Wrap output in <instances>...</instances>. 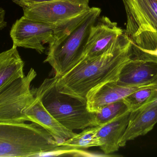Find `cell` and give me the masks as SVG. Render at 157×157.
Returning <instances> with one entry per match:
<instances>
[{
  "mask_svg": "<svg viewBox=\"0 0 157 157\" xmlns=\"http://www.w3.org/2000/svg\"><path fill=\"white\" fill-rule=\"evenodd\" d=\"M37 73L33 68L0 93V122L24 123L27 109L35 98L31 83Z\"/></svg>",
  "mask_w": 157,
  "mask_h": 157,
  "instance_id": "obj_7",
  "label": "cell"
},
{
  "mask_svg": "<svg viewBox=\"0 0 157 157\" xmlns=\"http://www.w3.org/2000/svg\"><path fill=\"white\" fill-rule=\"evenodd\" d=\"M90 0H55L29 4L22 0L13 2L22 7L24 16L36 21L57 24L73 18L90 10Z\"/></svg>",
  "mask_w": 157,
  "mask_h": 157,
  "instance_id": "obj_8",
  "label": "cell"
},
{
  "mask_svg": "<svg viewBox=\"0 0 157 157\" xmlns=\"http://www.w3.org/2000/svg\"><path fill=\"white\" fill-rule=\"evenodd\" d=\"M152 84H153L154 88L153 96H151L148 101L145 105L139 108L138 109L136 110L135 111L133 112H140L142 111L150 108H152V107L157 105V77L154 81L152 82Z\"/></svg>",
  "mask_w": 157,
  "mask_h": 157,
  "instance_id": "obj_19",
  "label": "cell"
},
{
  "mask_svg": "<svg viewBox=\"0 0 157 157\" xmlns=\"http://www.w3.org/2000/svg\"><path fill=\"white\" fill-rule=\"evenodd\" d=\"M25 63L17 49L13 47L0 53V93L17 79L25 76Z\"/></svg>",
  "mask_w": 157,
  "mask_h": 157,
  "instance_id": "obj_15",
  "label": "cell"
},
{
  "mask_svg": "<svg viewBox=\"0 0 157 157\" xmlns=\"http://www.w3.org/2000/svg\"><path fill=\"white\" fill-rule=\"evenodd\" d=\"M154 88L152 82L142 86L124 99L131 112H134L146 104L153 96Z\"/></svg>",
  "mask_w": 157,
  "mask_h": 157,
  "instance_id": "obj_18",
  "label": "cell"
},
{
  "mask_svg": "<svg viewBox=\"0 0 157 157\" xmlns=\"http://www.w3.org/2000/svg\"><path fill=\"white\" fill-rule=\"evenodd\" d=\"M131 111L102 125H99L97 136L100 148L105 155L118 151L120 143L129 123Z\"/></svg>",
  "mask_w": 157,
  "mask_h": 157,
  "instance_id": "obj_13",
  "label": "cell"
},
{
  "mask_svg": "<svg viewBox=\"0 0 157 157\" xmlns=\"http://www.w3.org/2000/svg\"><path fill=\"white\" fill-rule=\"evenodd\" d=\"M124 31L107 17L97 19L91 29L84 57L94 58L109 51Z\"/></svg>",
  "mask_w": 157,
  "mask_h": 157,
  "instance_id": "obj_10",
  "label": "cell"
},
{
  "mask_svg": "<svg viewBox=\"0 0 157 157\" xmlns=\"http://www.w3.org/2000/svg\"><path fill=\"white\" fill-rule=\"evenodd\" d=\"M132 41L124 31L114 45L104 54L84 57L56 83L58 91L86 100L89 91L109 81H117L119 74L131 56Z\"/></svg>",
  "mask_w": 157,
  "mask_h": 157,
  "instance_id": "obj_1",
  "label": "cell"
},
{
  "mask_svg": "<svg viewBox=\"0 0 157 157\" xmlns=\"http://www.w3.org/2000/svg\"><path fill=\"white\" fill-rule=\"evenodd\" d=\"M157 123V105L138 112H131L129 123L120 143L124 147L129 141L145 135Z\"/></svg>",
  "mask_w": 157,
  "mask_h": 157,
  "instance_id": "obj_14",
  "label": "cell"
},
{
  "mask_svg": "<svg viewBox=\"0 0 157 157\" xmlns=\"http://www.w3.org/2000/svg\"><path fill=\"white\" fill-rule=\"evenodd\" d=\"M127 14L124 33L157 62V0H123Z\"/></svg>",
  "mask_w": 157,
  "mask_h": 157,
  "instance_id": "obj_5",
  "label": "cell"
},
{
  "mask_svg": "<svg viewBox=\"0 0 157 157\" xmlns=\"http://www.w3.org/2000/svg\"><path fill=\"white\" fill-rule=\"evenodd\" d=\"M59 77L46 78L37 88L32 89L47 110L62 125L70 131L97 126L94 112L89 111L86 100L60 92L56 83Z\"/></svg>",
  "mask_w": 157,
  "mask_h": 157,
  "instance_id": "obj_3",
  "label": "cell"
},
{
  "mask_svg": "<svg viewBox=\"0 0 157 157\" xmlns=\"http://www.w3.org/2000/svg\"><path fill=\"white\" fill-rule=\"evenodd\" d=\"M141 86H122L117 81L101 84L90 89L87 94L88 109L91 112L97 111L104 106L124 99Z\"/></svg>",
  "mask_w": 157,
  "mask_h": 157,
  "instance_id": "obj_12",
  "label": "cell"
},
{
  "mask_svg": "<svg viewBox=\"0 0 157 157\" xmlns=\"http://www.w3.org/2000/svg\"><path fill=\"white\" fill-rule=\"evenodd\" d=\"M49 132L36 124L0 122V157H34L64 154Z\"/></svg>",
  "mask_w": 157,
  "mask_h": 157,
  "instance_id": "obj_2",
  "label": "cell"
},
{
  "mask_svg": "<svg viewBox=\"0 0 157 157\" xmlns=\"http://www.w3.org/2000/svg\"><path fill=\"white\" fill-rule=\"evenodd\" d=\"M157 77V62L132 42L131 56L120 72L117 83L124 87L148 84Z\"/></svg>",
  "mask_w": 157,
  "mask_h": 157,
  "instance_id": "obj_9",
  "label": "cell"
},
{
  "mask_svg": "<svg viewBox=\"0 0 157 157\" xmlns=\"http://www.w3.org/2000/svg\"><path fill=\"white\" fill-rule=\"evenodd\" d=\"M89 11L57 24L36 21L23 15L11 28L10 36L13 46L32 49L43 53L45 50L44 44L50 45L61 37L78 24Z\"/></svg>",
  "mask_w": 157,
  "mask_h": 157,
  "instance_id": "obj_6",
  "label": "cell"
},
{
  "mask_svg": "<svg viewBox=\"0 0 157 157\" xmlns=\"http://www.w3.org/2000/svg\"><path fill=\"white\" fill-rule=\"evenodd\" d=\"M25 2L29 4L41 3L47 2L55 0H22Z\"/></svg>",
  "mask_w": 157,
  "mask_h": 157,
  "instance_id": "obj_20",
  "label": "cell"
},
{
  "mask_svg": "<svg viewBox=\"0 0 157 157\" xmlns=\"http://www.w3.org/2000/svg\"><path fill=\"white\" fill-rule=\"evenodd\" d=\"M129 111H131L129 106L122 99L104 106L94 112L95 122L97 126L102 125Z\"/></svg>",
  "mask_w": 157,
  "mask_h": 157,
  "instance_id": "obj_17",
  "label": "cell"
},
{
  "mask_svg": "<svg viewBox=\"0 0 157 157\" xmlns=\"http://www.w3.org/2000/svg\"><path fill=\"white\" fill-rule=\"evenodd\" d=\"M98 7H90L86 16L73 28L49 45L48 63L61 77L71 70L84 58L91 29L100 14Z\"/></svg>",
  "mask_w": 157,
  "mask_h": 157,
  "instance_id": "obj_4",
  "label": "cell"
},
{
  "mask_svg": "<svg viewBox=\"0 0 157 157\" xmlns=\"http://www.w3.org/2000/svg\"><path fill=\"white\" fill-rule=\"evenodd\" d=\"M99 128V125L88 127L80 133L76 134L73 137L59 143V145L78 150L99 147V141L97 136Z\"/></svg>",
  "mask_w": 157,
  "mask_h": 157,
  "instance_id": "obj_16",
  "label": "cell"
},
{
  "mask_svg": "<svg viewBox=\"0 0 157 157\" xmlns=\"http://www.w3.org/2000/svg\"><path fill=\"white\" fill-rule=\"evenodd\" d=\"M25 119L26 122L36 124L47 130L59 143L76 134L58 122L47 110L40 100L35 96L26 112Z\"/></svg>",
  "mask_w": 157,
  "mask_h": 157,
  "instance_id": "obj_11",
  "label": "cell"
}]
</instances>
